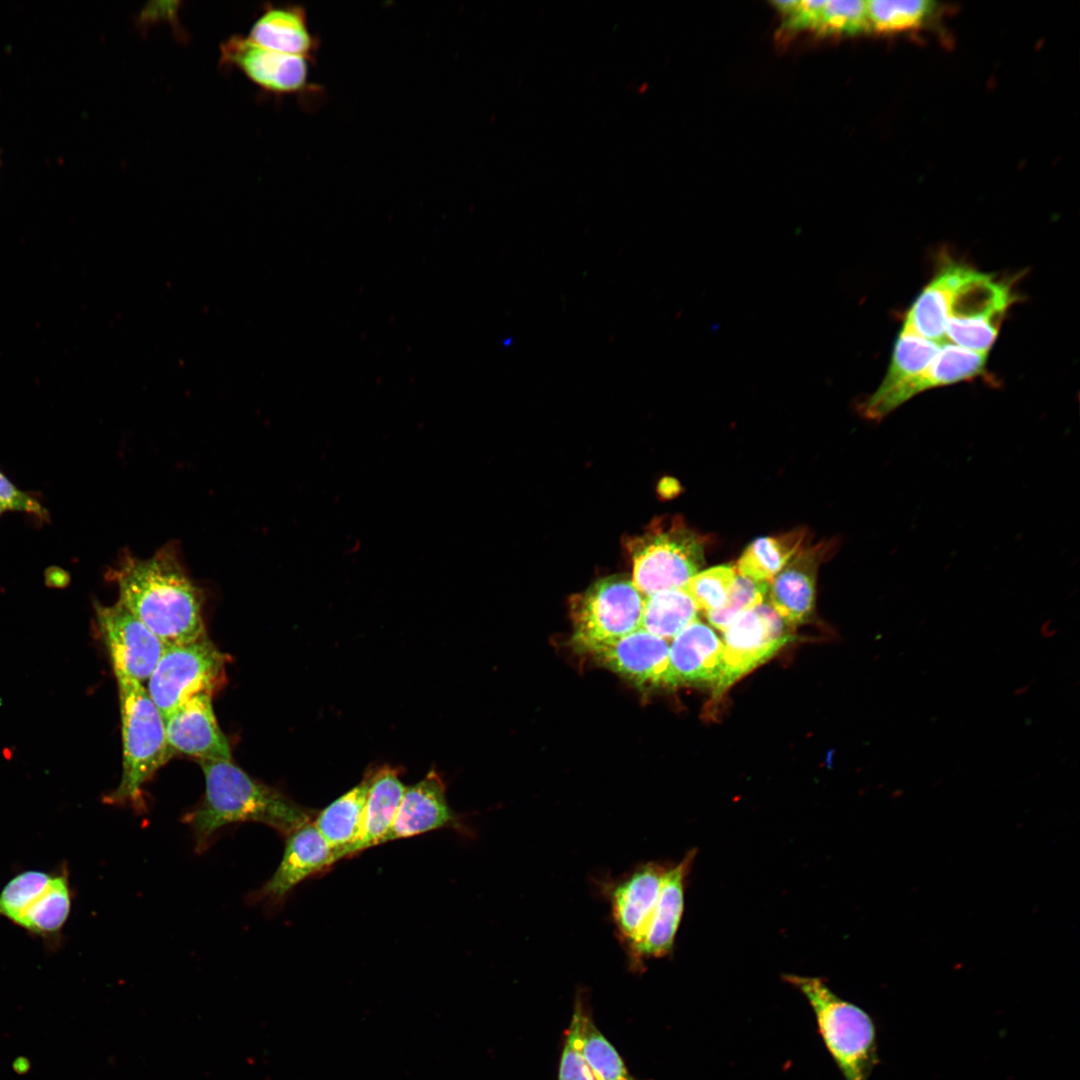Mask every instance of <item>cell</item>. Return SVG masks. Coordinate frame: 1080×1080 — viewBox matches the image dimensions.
<instances>
[{
    "mask_svg": "<svg viewBox=\"0 0 1080 1080\" xmlns=\"http://www.w3.org/2000/svg\"><path fill=\"white\" fill-rule=\"evenodd\" d=\"M335 864L334 852L313 822L286 836L282 859L271 878L250 895L251 902L274 907L301 882L326 872Z\"/></svg>",
    "mask_w": 1080,
    "mask_h": 1080,
    "instance_id": "obj_12",
    "label": "cell"
},
{
    "mask_svg": "<svg viewBox=\"0 0 1080 1080\" xmlns=\"http://www.w3.org/2000/svg\"><path fill=\"white\" fill-rule=\"evenodd\" d=\"M671 687L713 685L723 667V643L708 625L696 620L672 640L669 646Z\"/></svg>",
    "mask_w": 1080,
    "mask_h": 1080,
    "instance_id": "obj_19",
    "label": "cell"
},
{
    "mask_svg": "<svg viewBox=\"0 0 1080 1080\" xmlns=\"http://www.w3.org/2000/svg\"><path fill=\"white\" fill-rule=\"evenodd\" d=\"M0 504L7 510L25 512L41 520L48 519V511L31 495L17 488L0 471Z\"/></svg>",
    "mask_w": 1080,
    "mask_h": 1080,
    "instance_id": "obj_35",
    "label": "cell"
},
{
    "mask_svg": "<svg viewBox=\"0 0 1080 1080\" xmlns=\"http://www.w3.org/2000/svg\"><path fill=\"white\" fill-rule=\"evenodd\" d=\"M226 658L207 635L166 646L146 687L163 718L196 694H213L224 680Z\"/></svg>",
    "mask_w": 1080,
    "mask_h": 1080,
    "instance_id": "obj_7",
    "label": "cell"
},
{
    "mask_svg": "<svg viewBox=\"0 0 1080 1080\" xmlns=\"http://www.w3.org/2000/svg\"><path fill=\"white\" fill-rule=\"evenodd\" d=\"M941 344L901 330L891 362L876 393H884L923 371L938 353Z\"/></svg>",
    "mask_w": 1080,
    "mask_h": 1080,
    "instance_id": "obj_30",
    "label": "cell"
},
{
    "mask_svg": "<svg viewBox=\"0 0 1080 1080\" xmlns=\"http://www.w3.org/2000/svg\"><path fill=\"white\" fill-rule=\"evenodd\" d=\"M969 267L945 266L924 288L908 311L902 330L944 344L946 321L952 298Z\"/></svg>",
    "mask_w": 1080,
    "mask_h": 1080,
    "instance_id": "obj_22",
    "label": "cell"
},
{
    "mask_svg": "<svg viewBox=\"0 0 1080 1080\" xmlns=\"http://www.w3.org/2000/svg\"><path fill=\"white\" fill-rule=\"evenodd\" d=\"M987 354L964 349L952 343L941 345L938 353L924 369V390L973 379L985 373Z\"/></svg>",
    "mask_w": 1080,
    "mask_h": 1080,
    "instance_id": "obj_28",
    "label": "cell"
},
{
    "mask_svg": "<svg viewBox=\"0 0 1080 1080\" xmlns=\"http://www.w3.org/2000/svg\"><path fill=\"white\" fill-rule=\"evenodd\" d=\"M122 732V773L119 785L104 797L111 805L144 811V785L174 755L162 714L144 684L116 677Z\"/></svg>",
    "mask_w": 1080,
    "mask_h": 1080,
    "instance_id": "obj_3",
    "label": "cell"
},
{
    "mask_svg": "<svg viewBox=\"0 0 1080 1080\" xmlns=\"http://www.w3.org/2000/svg\"><path fill=\"white\" fill-rule=\"evenodd\" d=\"M1013 301L1007 283L969 268L952 298L945 327L947 341L987 354Z\"/></svg>",
    "mask_w": 1080,
    "mask_h": 1080,
    "instance_id": "obj_8",
    "label": "cell"
},
{
    "mask_svg": "<svg viewBox=\"0 0 1080 1080\" xmlns=\"http://www.w3.org/2000/svg\"><path fill=\"white\" fill-rule=\"evenodd\" d=\"M118 602L166 646L206 635L203 596L180 563L172 545L149 558L126 554L111 571Z\"/></svg>",
    "mask_w": 1080,
    "mask_h": 1080,
    "instance_id": "obj_1",
    "label": "cell"
},
{
    "mask_svg": "<svg viewBox=\"0 0 1080 1080\" xmlns=\"http://www.w3.org/2000/svg\"><path fill=\"white\" fill-rule=\"evenodd\" d=\"M695 856L696 850L692 849L680 862L667 868L647 927L628 953L633 969L640 970L645 960L671 953L684 911L686 879Z\"/></svg>",
    "mask_w": 1080,
    "mask_h": 1080,
    "instance_id": "obj_15",
    "label": "cell"
},
{
    "mask_svg": "<svg viewBox=\"0 0 1080 1080\" xmlns=\"http://www.w3.org/2000/svg\"><path fill=\"white\" fill-rule=\"evenodd\" d=\"M668 866L640 864L609 888L616 934L627 954L640 941L655 908Z\"/></svg>",
    "mask_w": 1080,
    "mask_h": 1080,
    "instance_id": "obj_14",
    "label": "cell"
},
{
    "mask_svg": "<svg viewBox=\"0 0 1080 1080\" xmlns=\"http://www.w3.org/2000/svg\"><path fill=\"white\" fill-rule=\"evenodd\" d=\"M645 597L632 579L598 580L571 600L573 642L584 652L641 627Z\"/></svg>",
    "mask_w": 1080,
    "mask_h": 1080,
    "instance_id": "obj_6",
    "label": "cell"
},
{
    "mask_svg": "<svg viewBox=\"0 0 1080 1080\" xmlns=\"http://www.w3.org/2000/svg\"><path fill=\"white\" fill-rule=\"evenodd\" d=\"M805 529H794L779 536L760 537L751 542L738 559L741 576L769 583L804 547Z\"/></svg>",
    "mask_w": 1080,
    "mask_h": 1080,
    "instance_id": "obj_26",
    "label": "cell"
},
{
    "mask_svg": "<svg viewBox=\"0 0 1080 1080\" xmlns=\"http://www.w3.org/2000/svg\"><path fill=\"white\" fill-rule=\"evenodd\" d=\"M588 653L640 687H671L669 644L642 627Z\"/></svg>",
    "mask_w": 1080,
    "mask_h": 1080,
    "instance_id": "obj_13",
    "label": "cell"
},
{
    "mask_svg": "<svg viewBox=\"0 0 1080 1080\" xmlns=\"http://www.w3.org/2000/svg\"><path fill=\"white\" fill-rule=\"evenodd\" d=\"M869 31L866 1H826L814 32L820 36L855 35Z\"/></svg>",
    "mask_w": 1080,
    "mask_h": 1080,
    "instance_id": "obj_32",
    "label": "cell"
},
{
    "mask_svg": "<svg viewBox=\"0 0 1080 1080\" xmlns=\"http://www.w3.org/2000/svg\"><path fill=\"white\" fill-rule=\"evenodd\" d=\"M1 155H2V152H1V150H0V165H1Z\"/></svg>",
    "mask_w": 1080,
    "mask_h": 1080,
    "instance_id": "obj_39",
    "label": "cell"
},
{
    "mask_svg": "<svg viewBox=\"0 0 1080 1080\" xmlns=\"http://www.w3.org/2000/svg\"><path fill=\"white\" fill-rule=\"evenodd\" d=\"M788 624L768 603L739 614L723 631V667L714 686L721 695L734 682L770 659L793 640Z\"/></svg>",
    "mask_w": 1080,
    "mask_h": 1080,
    "instance_id": "obj_9",
    "label": "cell"
},
{
    "mask_svg": "<svg viewBox=\"0 0 1080 1080\" xmlns=\"http://www.w3.org/2000/svg\"><path fill=\"white\" fill-rule=\"evenodd\" d=\"M735 578L731 565H718L696 573L685 588L698 609L709 612L725 605Z\"/></svg>",
    "mask_w": 1080,
    "mask_h": 1080,
    "instance_id": "obj_31",
    "label": "cell"
},
{
    "mask_svg": "<svg viewBox=\"0 0 1080 1080\" xmlns=\"http://www.w3.org/2000/svg\"><path fill=\"white\" fill-rule=\"evenodd\" d=\"M784 980L808 1000L825 1045L845 1080H868L879 1062L871 1017L839 998L822 978L785 974Z\"/></svg>",
    "mask_w": 1080,
    "mask_h": 1080,
    "instance_id": "obj_4",
    "label": "cell"
},
{
    "mask_svg": "<svg viewBox=\"0 0 1080 1080\" xmlns=\"http://www.w3.org/2000/svg\"><path fill=\"white\" fill-rule=\"evenodd\" d=\"M368 787L366 775L313 818L314 826L334 852L335 863L347 858L360 836Z\"/></svg>",
    "mask_w": 1080,
    "mask_h": 1080,
    "instance_id": "obj_25",
    "label": "cell"
},
{
    "mask_svg": "<svg viewBox=\"0 0 1080 1080\" xmlns=\"http://www.w3.org/2000/svg\"><path fill=\"white\" fill-rule=\"evenodd\" d=\"M51 872L25 870L13 876L0 891V917L14 924L30 899L49 882Z\"/></svg>",
    "mask_w": 1080,
    "mask_h": 1080,
    "instance_id": "obj_34",
    "label": "cell"
},
{
    "mask_svg": "<svg viewBox=\"0 0 1080 1080\" xmlns=\"http://www.w3.org/2000/svg\"><path fill=\"white\" fill-rule=\"evenodd\" d=\"M439 829L469 833L460 816L448 804L442 778L431 770L418 783L406 787L392 826L381 844Z\"/></svg>",
    "mask_w": 1080,
    "mask_h": 1080,
    "instance_id": "obj_17",
    "label": "cell"
},
{
    "mask_svg": "<svg viewBox=\"0 0 1080 1080\" xmlns=\"http://www.w3.org/2000/svg\"><path fill=\"white\" fill-rule=\"evenodd\" d=\"M632 581L644 597L685 588L705 563L706 539L680 517L657 520L627 544Z\"/></svg>",
    "mask_w": 1080,
    "mask_h": 1080,
    "instance_id": "obj_5",
    "label": "cell"
},
{
    "mask_svg": "<svg viewBox=\"0 0 1080 1080\" xmlns=\"http://www.w3.org/2000/svg\"><path fill=\"white\" fill-rule=\"evenodd\" d=\"M247 37L266 49L310 60L318 48L306 11L297 5L265 7L252 23Z\"/></svg>",
    "mask_w": 1080,
    "mask_h": 1080,
    "instance_id": "obj_21",
    "label": "cell"
},
{
    "mask_svg": "<svg viewBox=\"0 0 1080 1080\" xmlns=\"http://www.w3.org/2000/svg\"><path fill=\"white\" fill-rule=\"evenodd\" d=\"M830 551L825 542L803 547L770 582L769 604L788 625L806 621L813 612L817 571Z\"/></svg>",
    "mask_w": 1080,
    "mask_h": 1080,
    "instance_id": "obj_18",
    "label": "cell"
},
{
    "mask_svg": "<svg viewBox=\"0 0 1080 1080\" xmlns=\"http://www.w3.org/2000/svg\"><path fill=\"white\" fill-rule=\"evenodd\" d=\"M168 744L199 761L231 760V748L220 729L212 706V694L199 693L187 699L165 719Z\"/></svg>",
    "mask_w": 1080,
    "mask_h": 1080,
    "instance_id": "obj_16",
    "label": "cell"
},
{
    "mask_svg": "<svg viewBox=\"0 0 1080 1080\" xmlns=\"http://www.w3.org/2000/svg\"><path fill=\"white\" fill-rule=\"evenodd\" d=\"M565 1034L576 1045L597 1080H638L630 1074L616 1048L597 1028L583 992L576 996Z\"/></svg>",
    "mask_w": 1080,
    "mask_h": 1080,
    "instance_id": "obj_24",
    "label": "cell"
},
{
    "mask_svg": "<svg viewBox=\"0 0 1080 1080\" xmlns=\"http://www.w3.org/2000/svg\"><path fill=\"white\" fill-rule=\"evenodd\" d=\"M368 777L369 787L361 833L347 858L381 845L392 826L406 789L399 778L398 770L391 767H381L374 773H369Z\"/></svg>",
    "mask_w": 1080,
    "mask_h": 1080,
    "instance_id": "obj_23",
    "label": "cell"
},
{
    "mask_svg": "<svg viewBox=\"0 0 1080 1080\" xmlns=\"http://www.w3.org/2000/svg\"><path fill=\"white\" fill-rule=\"evenodd\" d=\"M205 792L183 821L189 826L195 850L202 853L216 834L231 824L256 822L287 836L313 821L314 812L275 788L259 782L232 760L199 761Z\"/></svg>",
    "mask_w": 1080,
    "mask_h": 1080,
    "instance_id": "obj_2",
    "label": "cell"
},
{
    "mask_svg": "<svg viewBox=\"0 0 1080 1080\" xmlns=\"http://www.w3.org/2000/svg\"><path fill=\"white\" fill-rule=\"evenodd\" d=\"M869 30L896 33L920 28L936 11V3L925 0L866 1Z\"/></svg>",
    "mask_w": 1080,
    "mask_h": 1080,
    "instance_id": "obj_29",
    "label": "cell"
},
{
    "mask_svg": "<svg viewBox=\"0 0 1080 1080\" xmlns=\"http://www.w3.org/2000/svg\"><path fill=\"white\" fill-rule=\"evenodd\" d=\"M825 4L826 0H796L794 6L782 15L784 17V28L792 32L801 30L815 31Z\"/></svg>",
    "mask_w": 1080,
    "mask_h": 1080,
    "instance_id": "obj_36",
    "label": "cell"
},
{
    "mask_svg": "<svg viewBox=\"0 0 1080 1080\" xmlns=\"http://www.w3.org/2000/svg\"><path fill=\"white\" fill-rule=\"evenodd\" d=\"M698 611L686 588L658 592L645 597L641 627L665 640L673 639L697 620Z\"/></svg>",
    "mask_w": 1080,
    "mask_h": 1080,
    "instance_id": "obj_27",
    "label": "cell"
},
{
    "mask_svg": "<svg viewBox=\"0 0 1080 1080\" xmlns=\"http://www.w3.org/2000/svg\"><path fill=\"white\" fill-rule=\"evenodd\" d=\"M72 900L69 871L63 864L52 871L49 882L30 899L14 925L41 939L48 948L56 949L62 941Z\"/></svg>",
    "mask_w": 1080,
    "mask_h": 1080,
    "instance_id": "obj_20",
    "label": "cell"
},
{
    "mask_svg": "<svg viewBox=\"0 0 1080 1080\" xmlns=\"http://www.w3.org/2000/svg\"><path fill=\"white\" fill-rule=\"evenodd\" d=\"M95 611L115 677L147 682L166 645L118 601Z\"/></svg>",
    "mask_w": 1080,
    "mask_h": 1080,
    "instance_id": "obj_10",
    "label": "cell"
},
{
    "mask_svg": "<svg viewBox=\"0 0 1080 1080\" xmlns=\"http://www.w3.org/2000/svg\"><path fill=\"white\" fill-rule=\"evenodd\" d=\"M5 510H6V509L4 508V506H3L2 504H0V515H1V514H2V512H3V511H5Z\"/></svg>",
    "mask_w": 1080,
    "mask_h": 1080,
    "instance_id": "obj_38",
    "label": "cell"
},
{
    "mask_svg": "<svg viewBox=\"0 0 1080 1080\" xmlns=\"http://www.w3.org/2000/svg\"><path fill=\"white\" fill-rule=\"evenodd\" d=\"M558 1080H597L576 1045L566 1034L560 1056Z\"/></svg>",
    "mask_w": 1080,
    "mask_h": 1080,
    "instance_id": "obj_37",
    "label": "cell"
},
{
    "mask_svg": "<svg viewBox=\"0 0 1080 1080\" xmlns=\"http://www.w3.org/2000/svg\"><path fill=\"white\" fill-rule=\"evenodd\" d=\"M219 64L241 72L267 93L294 95L309 87L310 59L261 47L247 36L232 35L220 45Z\"/></svg>",
    "mask_w": 1080,
    "mask_h": 1080,
    "instance_id": "obj_11",
    "label": "cell"
},
{
    "mask_svg": "<svg viewBox=\"0 0 1080 1080\" xmlns=\"http://www.w3.org/2000/svg\"><path fill=\"white\" fill-rule=\"evenodd\" d=\"M768 589L769 583L736 575L725 605L717 610L706 612L710 624L723 632L739 614L762 604L768 594Z\"/></svg>",
    "mask_w": 1080,
    "mask_h": 1080,
    "instance_id": "obj_33",
    "label": "cell"
}]
</instances>
